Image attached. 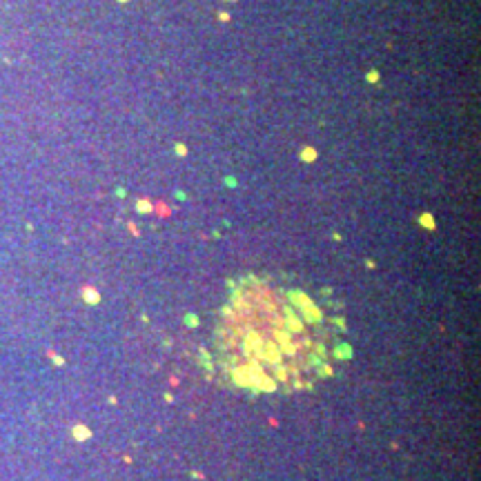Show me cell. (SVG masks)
I'll use <instances>...</instances> for the list:
<instances>
[{"mask_svg":"<svg viewBox=\"0 0 481 481\" xmlns=\"http://www.w3.org/2000/svg\"><path fill=\"white\" fill-rule=\"evenodd\" d=\"M299 308L297 292L285 294L258 279H245L238 285L232 306L223 310L225 328L221 325L219 334V338L234 341L219 343L221 354H241L234 363L225 365L236 386L256 388L258 379L303 374L317 363L310 359L314 354L312 325L323 319L317 310L303 317Z\"/></svg>","mask_w":481,"mask_h":481,"instance_id":"6da1fadb","label":"cell"},{"mask_svg":"<svg viewBox=\"0 0 481 481\" xmlns=\"http://www.w3.org/2000/svg\"><path fill=\"white\" fill-rule=\"evenodd\" d=\"M314 156H317L314 149H306V151H303V160H308V163H310V160H314Z\"/></svg>","mask_w":481,"mask_h":481,"instance_id":"7a4b0ae2","label":"cell"}]
</instances>
